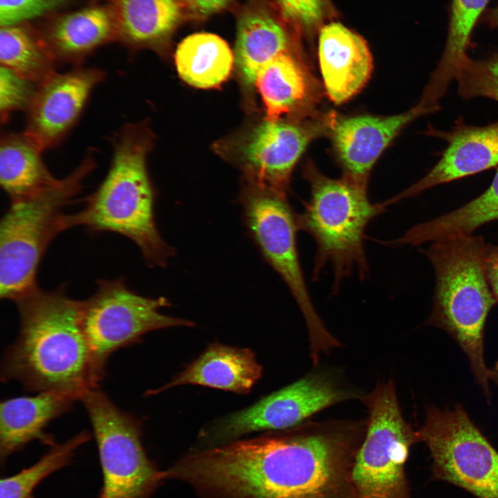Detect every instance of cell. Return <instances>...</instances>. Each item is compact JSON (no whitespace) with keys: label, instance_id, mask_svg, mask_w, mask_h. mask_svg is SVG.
<instances>
[{"label":"cell","instance_id":"cell-1","mask_svg":"<svg viewBox=\"0 0 498 498\" xmlns=\"http://www.w3.org/2000/svg\"><path fill=\"white\" fill-rule=\"evenodd\" d=\"M367 421L303 423L201 449L174 478L201 498H356L351 473Z\"/></svg>","mask_w":498,"mask_h":498},{"label":"cell","instance_id":"cell-2","mask_svg":"<svg viewBox=\"0 0 498 498\" xmlns=\"http://www.w3.org/2000/svg\"><path fill=\"white\" fill-rule=\"evenodd\" d=\"M13 302L19 330L3 357L1 380L19 382L38 393H64L77 400L96 388L99 380L80 325L81 300L68 295L66 284L50 290L37 286Z\"/></svg>","mask_w":498,"mask_h":498},{"label":"cell","instance_id":"cell-3","mask_svg":"<svg viewBox=\"0 0 498 498\" xmlns=\"http://www.w3.org/2000/svg\"><path fill=\"white\" fill-rule=\"evenodd\" d=\"M111 141L108 172L85 199L83 209L70 214L71 228L122 235L138 246L147 265L165 266L174 250L160 235L154 219V192L146 165L149 130L142 122L127 123Z\"/></svg>","mask_w":498,"mask_h":498},{"label":"cell","instance_id":"cell-4","mask_svg":"<svg viewBox=\"0 0 498 498\" xmlns=\"http://www.w3.org/2000/svg\"><path fill=\"white\" fill-rule=\"evenodd\" d=\"M486 243L481 236L459 234L432 242L424 251L435 273L432 313L426 324L450 335L468 356L472 372L488 400L490 369L484 359V328L497 303L486 277Z\"/></svg>","mask_w":498,"mask_h":498},{"label":"cell","instance_id":"cell-5","mask_svg":"<svg viewBox=\"0 0 498 498\" xmlns=\"http://www.w3.org/2000/svg\"><path fill=\"white\" fill-rule=\"evenodd\" d=\"M304 176L310 185V197L303 211L297 214L298 228L315 243L313 277L330 265L333 289L338 290L342 281L354 270L361 279L367 275L365 232L385 207L370 201L367 186L344 176L331 178L308 164Z\"/></svg>","mask_w":498,"mask_h":498},{"label":"cell","instance_id":"cell-6","mask_svg":"<svg viewBox=\"0 0 498 498\" xmlns=\"http://www.w3.org/2000/svg\"><path fill=\"white\" fill-rule=\"evenodd\" d=\"M96 167L89 151L66 177L10 201L0 223V297L14 301L37 286L40 261L53 239L70 228L64 208L76 199Z\"/></svg>","mask_w":498,"mask_h":498},{"label":"cell","instance_id":"cell-7","mask_svg":"<svg viewBox=\"0 0 498 498\" xmlns=\"http://www.w3.org/2000/svg\"><path fill=\"white\" fill-rule=\"evenodd\" d=\"M362 400L369 418L352 468L355 497L412 498L405 465L416 431L403 416L394 383L378 382Z\"/></svg>","mask_w":498,"mask_h":498},{"label":"cell","instance_id":"cell-8","mask_svg":"<svg viewBox=\"0 0 498 498\" xmlns=\"http://www.w3.org/2000/svg\"><path fill=\"white\" fill-rule=\"evenodd\" d=\"M427 447L431 479L460 488L476 498H498V451L460 405L430 406L416 431Z\"/></svg>","mask_w":498,"mask_h":498},{"label":"cell","instance_id":"cell-9","mask_svg":"<svg viewBox=\"0 0 498 498\" xmlns=\"http://www.w3.org/2000/svg\"><path fill=\"white\" fill-rule=\"evenodd\" d=\"M98 446L103 483L98 498H149L162 481L141 441V423L118 407L98 387L80 398Z\"/></svg>","mask_w":498,"mask_h":498},{"label":"cell","instance_id":"cell-10","mask_svg":"<svg viewBox=\"0 0 498 498\" xmlns=\"http://www.w3.org/2000/svg\"><path fill=\"white\" fill-rule=\"evenodd\" d=\"M167 306L165 297H147L133 291L124 277L97 282L94 294L81 300L80 325L99 382L109 358L116 350L138 342L144 334L154 330L194 326L190 320L159 312Z\"/></svg>","mask_w":498,"mask_h":498},{"label":"cell","instance_id":"cell-11","mask_svg":"<svg viewBox=\"0 0 498 498\" xmlns=\"http://www.w3.org/2000/svg\"><path fill=\"white\" fill-rule=\"evenodd\" d=\"M240 199L249 232L265 259L289 288L304 316L310 342L326 341L330 333L308 290L297 246V214L286 195L252 181Z\"/></svg>","mask_w":498,"mask_h":498},{"label":"cell","instance_id":"cell-12","mask_svg":"<svg viewBox=\"0 0 498 498\" xmlns=\"http://www.w3.org/2000/svg\"><path fill=\"white\" fill-rule=\"evenodd\" d=\"M357 396L326 374H311L216 421L203 431L201 437L216 446L255 432L288 430L325 408Z\"/></svg>","mask_w":498,"mask_h":498},{"label":"cell","instance_id":"cell-13","mask_svg":"<svg viewBox=\"0 0 498 498\" xmlns=\"http://www.w3.org/2000/svg\"><path fill=\"white\" fill-rule=\"evenodd\" d=\"M331 116L265 120L256 126L241 149L252 181L286 194L295 165L313 140L329 134Z\"/></svg>","mask_w":498,"mask_h":498},{"label":"cell","instance_id":"cell-14","mask_svg":"<svg viewBox=\"0 0 498 498\" xmlns=\"http://www.w3.org/2000/svg\"><path fill=\"white\" fill-rule=\"evenodd\" d=\"M94 68L55 73L38 86L26 110L24 133L44 151L58 144L80 116L93 89L104 78Z\"/></svg>","mask_w":498,"mask_h":498},{"label":"cell","instance_id":"cell-15","mask_svg":"<svg viewBox=\"0 0 498 498\" xmlns=\"http://www.w3.org/2000/svg\"><path fill=\"white\" fill-rule=\"evenodd\" d=\"M432 111L420 101L393 116L340 117L333 113L328 135L343 176L367 186L374 165L391 141L411 121Z\"/></svg>","mask_w":498,"mask_h":498},{"label":"cell","instance_id":"cell-16","mask_svg":"<svg viewBox=\"0 0 498 498\" xmlns=\"http://www.w3.org/2000/svg\"><path fill=\"white\" fill-rule=\"evenodd\" d=\"M318 59L326 95L337 104L356 95L373 68L365 40L340 23H329L320 29Z\"/></svg>","mask_w":498,"mask_h":498},{"label":"cell","instance_id":"cell-17","mask_svg":"<svg viewBox=\"0 0 498 498\" xmlns=\"http://www.w3.org/2000/svg\"><path fill=\"white\" fill-rule=\"evenodd\" d=\"M255 84L265 107V120L288 116L300 120L319 114L315 107L320 85L295 52L282 53L267 63Z\"/></svg>","mask_w":498,"mask_h":498},{"label":"cell","instance_id":"cell-18","mask_svg":"<svg viewBox=\"0 0 498 498\" xmlns=\"http://www.w3.org/2000/svg\"><path fill=\"white\" fill-rule=\"evenodd\" d=\"M286 24L266 0H250L240 12L234 57L246 84H253L259 71L277 55L295 52Z\"/></svg>","mask_w":498,"mask_h":498},{"label":"cell","instance_id":"cell-19","mask_svg":"<svg viewBox=\"0 0 498 498\" xmlns=\"http://www.w3.org/2000/svg\"><path fill=\"white\" fill-rule=\"evenodd\" d=\"M448 140L449 144L438 163L421 180L384 201V206L498 164V122L481 127L459 128Z\"/></svg>","mask_w":498,"mask_h":498},{"label":"cell","instance_id":"cell-20","mask_svg":"<svg viewBox=\"0 0 498 498\" xmlns=\"http://www.w3.org/2000/svg\"><path fill=\"white\" fill-rule=\"evenodd\" d=\"M262 371L251 349L214 342L168 383L146 394L154 395L182 385H202L245 394L261 378Z\"/></svg>","mask_w":498,"mask_h":498},{"label":"cell","instance_id":"cell-21","mask_svg":"<svg viewBox=\"0 0 498 498\" xmlns=\"http://www.w3.org/2000/svg\"><path fill=\"white\" fill-rule=\"evenodd\" d=\"M75 398L57 391L39 392L33 396L7 399L1 403L0 456L1 462L33 440L53 445L44 432L53 419L72 408Z\"/></svg>","mask_w":498,"mask_h":498},{"label":"cell","instance_id":"cell-22","mask_svg":"<svg viewBox=\"0 0 498 498\" xmlns=\"http://www.w3.org/2000/svg\"><path fill=\"white\" fill-rule=\"evenodd\" d=\"M117 38L131 48L164 44L187 16L183 0H112Z\"/></svg>","mask_w":498,"mask_h":498},{"label":"cell","instance_id":"cell-23","mask_svg":"<svg viewBox=\"0 0 498 498\" xmlns=\"http://www.w3.org/2000/svg\"><path fill=\"white\" fill-rule=\"evenodd\" d=\"M116 37L111 8L92 6L60 18L45 41L56 60L78 63L92 50Z\"/></svg>","mask_w":498,"mask_h":498},{"label":"cell","instance_id":"cell-24","mask_svg":"<svg viewBox=\"0 0 498 498\" xmlns=\"http://www.w3.org/2000/svg\"><path fill=\"white\" fill-rule=\"evenodd\" d=\"M43 151L24 132L6 133L0 141V183L10 201L57 181L45 165Z\"/></svg>","mask_w":498,"mask_h":498},{"label":"cell","instance_id":"cell-25","mask_svg":"<svg viewBox=\"0 0 498 498\" xmlns=\"http://www.w3.org/2000/svg\"><path fill=\"white\" fill-rule=\"evenodd\" d=\"M234 57L228 44L220 37L207 33H195L178 46L175 63L180 77L196 88H214L229 76Z\"/></svg>","mask_w":498,"mask_h":498},{"label":"cell","instance_id":"cell-26","mask_svg":"<svg viewBox=\"0 0 498 498\" xmlns=\"http://www.w3.org/2000/svg\"><path fill=\"white\" fill-rule=\"evenodd\" d=\"M498 220V170L489 187L458 209L411 228L397 239L412 246L432 242L453 234L472 233L481 225Z\"/></svg>","mask_w":498,"mask_h":498},{"label":"cell","instance_id":"cell-27","mask_svg":"<svg viewBox=\"0 0 498 498\" xmlns=\"http://www.w3.org/2000/svg\"><path fill=\"white\" fill-rule=\"evenodd\" d=\"M488 1H452L445 48L426 87L433 97L439 99L443 95L459 66L468 58L466 50L470 35Z\"/></svg>","mask_w":498,"mask_h":498},{"label":"cell","instance_id":"cell-28","mask_svg":"<svg viewBox=\"0 0 498 498\" xmlns=\"http://www.w3.org/2000/svg\"><path fill=\"white\" fill-rule=\"evenodd\" d=\"M55 60L45 39L18 25L1 26V66L39 85L55 73Z\"/></svg>","mask_w":498,"mask_h":498},{"label":"cell","instance_id":"cell-29","mask_svg":"<svg viewBox=\"0 0 498 498\" xmlns=\"http://www.w3.org/2000/svg\"><path fill=\"white\" fill-rule=\"evenodd\" d=\"M91 439L83 431L62 443H55L35 464L0 482V498H29L35 488L46 477L67 465L76 450Z\"/></svg>","mask_w":498,"mask_h":498},{"label":"cell","instance_id":"cell-30","mask_svg":"<svg viewBox=\"0 0 498 498\" xmlns=\"http://www.w3.org/2000/svg\"><path fill=\"white\" fill-rule=\"evenodd\" d=\"M454 78L459 93L464 98L480 96L498 101V53L481 61L468 58Z\"/></svg>","mask_w":498,"mask_h":498},{"label":"cell","instance_id":"cell-31","mask_svg":"<svg viewBox=\"0 0 498 498\" xmlns=\"http://www.w3.org/2000/svg\"><path fill=\"white\" fill-rule=\"evenodd\" d=\"M39 84L14 71L0 68V116L1 123L6 122L11 113L26 111L37 91Z\"/></svg>","mask_w":498,"mask_h":498},{"label":"cell","instance_id":"cell-32","mask_svg":"<svg viewBox=\"0 0 498 498\" xmlns=\"http://www.w3.org/2000/svg\"><path fill=\"white\" fill-rule=\"evenodd\" d=\"M280 14L289 24L304 30L317 27L325 18L327 0H277Z\"/></svg>","mask_w":498,"mask_h":498},{"label":"cell","instance_id":"cell-33","mask_svg":"<svg viewBox=\"0 0 498 498\" xmlns=\"http://www.w3.org/2000/svg\"><path fill=\"white\" fill-rule=\"evenodd\" d=\"M67 0H0L1 26L19 25L41 16Z\"/></svg>","mask_w":498,"mask_h":498},{"label":"cell","instance_id":"cell-34","mask_svg":"<svg viewBox=\"0 0 498 498\" xmlns=\"http://www.w3.org/2000/svg\"><path fill=\"white\" fill-rule=\"evenodd\" d=\"M232 0H183L187 15L205 18L226 8Z\"/></svg>","mask_w":498,"mask_h":498},{"label":"cell","instance_id":"cell-35","mask_svg":"<svg viewBox=\"0 0 498 498\" xmlns=\"http://www.w3.org/2000/svg\"><path fill=\"white\" fill-rule=\"evenodd\" d=\"M483 268L489 286L498 303V246L486 244Z\"/></svg>","mask_w":498,"mask_h":498},{"label":"cell","instance_id":"cell-36","mask_svg":"<svg viewBox=\"0 0 498 498\" xmlns=\"http://www.w3.org/2000/svg\"><path fill=\"white\" fill-rule=\"evenodd\" d=\"M490 380H492L498 386V360L494 367L490 369Z\"/></svg>","mask_w":498,"mask_h":498},{"label":"cell","instance_id":"cell-37","mask_svg":"<svg viewBox=\"0 0 498 498\" xmlns=\"http://www.w3.org/2000/svg\"><path fill=\"white\" fill-rule=\"evenodd\" d=\"M492 17L494 22H495L498 25V7L493 10Z\"/></svg>","mask_w":498,"mask_h":498},{"label":"cell","instance_id":"cell-38","mask_svg":"<svg viewBox=\"0 0 498 498\" xmlns=\"http://www.w3.org/2000/svg\"><path fill=\"white\" fill-rule=\"evenodd\" d=\"M29 498H32L31 496Z\"/></svg>","mask_w":498,"mask_h":498}]
</instances>
